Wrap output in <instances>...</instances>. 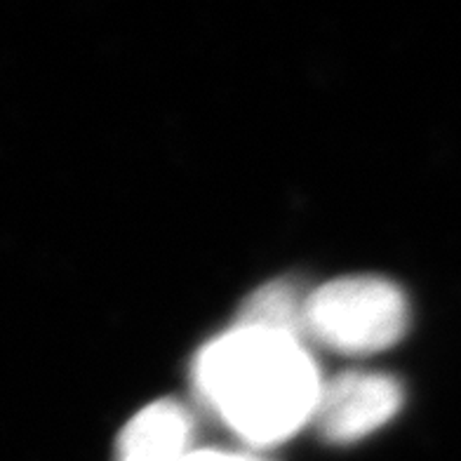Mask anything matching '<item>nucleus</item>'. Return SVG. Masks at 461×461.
<instances>
[{
  "mask_svg": "<svg viewBox=\"0 0 461 461\" xmlns=\"http://www.w3.org/2000/svg\"><path fill=\"white\" fill-rule=\"evenodd\" d=\"M195 389L230 431L271 447L313 421L322 379L302 339L236 325L198 353Z\"/></svg>",
  "mask_w": 461,
  "mask_h": 461,
  "instance_id": "obj_1",
  "label": "nucleus"
},
{
  "mask_svg": "<svg viewBox=\"0 0 461 461\" xmlns=\"http://www.w3.org/2000/svg\"><path fill=\"white\" fill-rule=\"evenodd\" d=\"M407 325V297L379 276L334 278L306 297V337L346 356L386 351Z\"/></svg>",
  "mask_w": 461,
  "mask_h": 461,
  "instance_id": "obj_2",
  "label": "nucleus"
},
{
  "mask_svg": "<svg viewBox=\"0 0 461 461\" xmlns=\"http://www.w3.org/2000/svg\"><path fill=\"white\" fill-rule=\"evenodd\" d=\"M401 405L402 389L393 376L344 372L322 382L313 424L330 443H356L389 424Z\"/></svg>",
  "mask_w": 461,
  "mask_h": 461,
  "instance_id": "obj_3",
  "label": "nucleus"
},
{
  "mask_svg": "<svg viewBox=\"0 0 461 461\" xmlns=\"http://www.w3.org/2000/svg\"><path fill=\"white\" fill-rule=\"evenodd\" d=\"M191 417L179 402L156 401L134 414L121 431L115 461H186Z\"/></svg>",
  "mask_w": 461,
  "mask_h": 461,
  "instance_id": "obj_4",
  "label": "nucleus"
},
{
  "mask_svg": "<svg viewBox=\"0 0 461 461\" xmlns=\"http://www.w3.org/2000/svg\"><path fill=\"white\" fill-rule=\"evenodd\" d=\"M309 297V294H306ZM306 297L290 283H268L248 297L240 309L238 325L290 334L303 341L306 337Z\"/></svg>",
  "mask_w": 461,
  "mask_h": 461,
  "instance_id": "obj_5",
  "label": "nucleus"
},
{
  "mask_svg": "<svg viewBox=\"0 0 461 461\" xmlns=\"http://www.w3.org/2000/svg\"><path fill=\"white\" fill-rule=\"evenodd\" d=\"M186 461H259L257 456L236 455V452H221V449H194Z\"/></svg>",
  "mask_w": 461,
  "mask_h": 461,
  "instance_id": "obj_6",
  "label": "nucleus"
}]
</instances>
